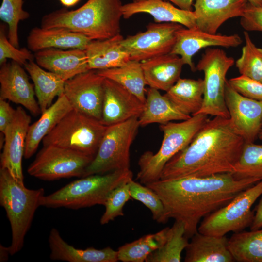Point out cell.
<instances>
[{
	"label": "cell",
	"mask_w": 262,
	"mask_h": 262,
	"mask_svg": "<svg viewBox=\"0 0 262 262\" xmlns=\"http://www.w3.org/2000/svg\"><path fill=\"white\" fill-rule=\"evenodd\" d=\"M92 40L83 34L62 28L34 27L27 37V45L35 52L50 48L85 50Z\"/></svg>",
	"instance_id": "603a6c76"
},
{
	"label": "cell",
	"mask_w": 262,
	"mask_h": 262,
	"mask_svg": "<svg viewBox=\"0 0 262 262\" xmlns=\"http://www.w3.org/2000/svg\"><path fill=\"white\" fill-rule=\"evenodd\" d=\"M107 127L100 120L73 109L42 141L43 146L53 145L94 158Z\"/></svg>",
	"instance_id": "52a82bcc"
},
{
	"label": "cell",
	"mask_w": 262,
	"mask_h": 262,
	"mask_svg": "<svg viewBox=\"0 0 262 262\" xmlns=\"http://www.w3.org/2000/svg\"><path fill=\"white\" fill-rule=\"evenodd\" d=\"M254 219L250 226V230L262 228V196L255 208Z\"/></svg>",
	"instance_id": "ee69618b"
},
{
	"label": "cell",
	"mask_w": 262,
	"mask_h": 262,
	"mask_svg": "<svg viewBox=\"0 0 262 262\" xmlns=\"http://www.w3.org/2000/svg\"><path fill=\"white\" fill-rule=\"evenodd\" d=\"M44 195L43 188L28 189L24 182L16 180L7 169L0 168V204L10 224L12 242L9 248L11 256L22 249L25 236Z\"/></svg>",
	"instance_id": "5b68a950"
},
{
	"label": "cell",
	"mask_w": 262,
	"mask_h": 262,
	"mask_svg": "<svg viewBox=\"0 0 262 262\" xmlns=\"http://www.w3.org/2000/svg\"><path fill=\"white\" fill-rule=\"evenodd\" d=\"M234 64V58L223 49L208 48L205 50L196 66L204 73V85L203 104L196 114L229 118L225 89L227 73Z\"/></svg>",
	"instance_id": "30bf717a"
},
{
	"label": "cell",
	"mask_w": 262,
	"mask_h": 262,
	"mask_svg": "<svg viewBox=\"0 0 262 262\" xmlns=\"http://www.w3.org/2000/svg\"><path fill=\"white\" fill-rule=\"evenodd\" d=\"M131 198L129 182L115 188L104 205L105 210L100 219V224H106L118 216H123V207Z\"/></svg>",
	"instance_id": "f35d334b"
},
{
	"label": "cell",
	"mask_w": 262,
	"mask_h": 262,
	"mask_svg": "<svg viewBox=\"0 0 262 262\" xmlns=\"http://www.w3.org/2000/svg\"><path fill=\"white\" fill-rule=\"evenodd\" d=\"M242 42L237 34L210 33L197 28L183 27L177 32L176 42L170 53L180 56L184 65H188L195 72L196 69L192 57L200 49L210 47H236Z\"/></svg>",
	"instance_id": "9a60e30c"
},
{
	"label": "cell",
	"mask_w": 262,
	"mask_h": 262,
	"mask_svg": "<svg viewBox=\"0 0 262 262\" xmlns=\"http://www.w3.org/2000/svg\"><path fill=\"white\" fill-rule=\"evenodd\" d=\"M105 79L88 70L66 81L64 94L73 109L101 121Z\"/></svg>",
	"instance_id": "4fadbf2b"
},
{
	"label": "cell",
	"mask_w": 262,
	"mask_h": 262,
	"mask_svg": "<svg viewBox=\"0 0 262 262\" xmlns=\"http://www.w3.org/2000/svg\"><path fill=\"white\" fill-rule=\"evenodd\" d=\"M240 17V24L246 31L262 32V6H254L248 3Z\"/></svg>",
	"instance_id": "b9f144b4"
},
{
	"label": "cell",
	"mask_w": 262,
	"mask_h": 262,
	"mask_svg": "<svg viewBox=\"0 0 262 262\" xmlns=\"http://www.w3.org/2000/svg\"><path fill=\"white\" fill-rule=\"evenodd\" d=\"M146 84L167 92L180 78L184 63L178 55L168 53L141 62Z\"/></svg>",
	"instance_id": "d4e9b609"
},
{
	"label": "cell",
	"mask_w": 262,
	"mask_h": 262,
	"mask_svg": "<svg viewBox=\"0 0 262 262\" xmlns=\"http://www.w3.org/2000/svg\"><path fill=\"white\" fill-rule=\"evenodd\" d=\"M21 66L14 61L0 65V99L20 104L36 115L41 111L35 98L34 85Z\"/></svg>",
	"instance_id": "e0dca14e"
},
{
	"label": "cell",
	"mask_w": 262,
	"mask_h": 262,
	"mask_svg": "<svg viewBox=\"0 0 262 262\" xmlns=\"http://www.w3.org/2000/svg\"><path fill=\"white\" fill-rule=\"evenodd\" d=\"M16 114L14 109L6 100L0 99V131L4 133L8 127L12 123Z\"/></svg>",
	"instance_id": "7bdbcfd3"
},
{
	"label": "cell",
	"mask_w": 262,
	"mask_h": 262,
	"mask_svg": "<svg viewBox=\"0 0 262 262\" xmlns=\"http://www.w3.org/2000/svg\"><path fill=\"white\" fill-rule=\"evenodd\" d=\"M105 78L111 80L135 95L142 102L146 98V84L141 62L131 60L126 65L115 68L97 70Z\"/></svg>",
	"instance_id": "4dcf8cb0"
},
{
	"label": "cell",
	"mask_w": 262,
	"mask_h": 262,
	"mask_svg": "<svg viewBox=\"0 0 262 262\" xmlns=\"http://www.w3.org/2000/svg\"><path fill=\"white\" fill-rule=\"evenodd\" d=\"M262 195V180L239 193L226 205L208 215L201 222L198 231L222 236L229 232L243 231L252 223L255 215L251 207Z\"/></svg>",
	"instance_id": "9c48e42d"
},
{
	"label": "cell",
	"mask_w": 262,
	"mask_h": 262,
	"mask_svg": "<svg viewBox=\"0 0 262 262\" xmlns=\"http://www.w3.org/2000/svg\"><path fill=\"white\" fill-rule=\"evenodd\" d=\"M121 10L124 18L145 13L152 16L157 23H177L187 28H196L193 11H186L177 8L169 2L163 0H142L124 4Z\"/></svg>",
	"instance_id": "44dd1931"
},
{
	"label": "cell",
	"mask_w": 262,
	"mask_h": 262,
	"mask_svg": "<svg viewBox=\"0 0 262 262\" xmlns=\"http://www.w3.org/2000/svg\"><path fill=\"white\" fill-rule=\"evenodd\" d=\"M244 36L245 45L236 66L241 75L262 82V48L253 43L247 31H244Z\"/></svg>",
	"instance_id": "d590c367"
},
{
	"label": "cell",
	"mask_w": 262,
	"mask_h": 262,
	"mask_svg": "<svg viewBox=\"0 0 262 262\" xmlns=\"http://www.w3.org/2000/svg\"><path fill=\"white\" fill-rule=\"evenodd\" d=\"M225 100L230 124L245 143L258 138L262 119V101L246 98L236 91L227 80Z\"/></svg>",
	"instance_id": "5bb4252c"
},
{
	"label": "cell",
	"mask_w": 262,
	"mask_h": 262,
	"mask_svg": "<svg viewBox=\"0 0 262 262\" xmlns=\"http://www.w3.org/2000/svg\"><path fill=\"white\" fill-rule=\"evenodd\" d=\"M229 84L242 95L262 101V82L241 75L228 80Z\"/></svg>",
	"instance_id": "60d3db41"
},
{
	"label": "cell",
	"mask_w": 262,
	"mask_h": 262,
	"mask_svg": "<svg viewBox=\"0 0 262 262\" xmlns=\"http://www.w3.org/2000/svg\"><path fill=\"white\" fill-rule=\"evenodd\" d=\"M34 59L40 66L65 82L90 70L85 51L81 49H47L35 52Z\"/></svg>",
	"instance_id": "ffe728a7"
},
{
	"label": "cell",
	"mask_w": 262,
	"mask_h": 262,
	"mask_svg": "<svg viewBox=\"0 0 262 262\" xmlns=\"http://www.w3.org/2000/svg\"><path fill=\"white\" fill-rule=\"evenodd\" d=\"M237 179L262 180V144L245 143L231 173Z\"/></svg>",
	"instance_id": "e575fe53"
},
{
	"label": "cell",
	"mask_w": 262,
	"mask_h": 262,
	"mask_svg": "<svg viewBox=\"0 0 262 262\" xmlns=\"http://www.w3.org/2000/svg\"><path fill=\"white\" fill-rule=\"evenodd\" d=\"M189 238L185 235L183 224L175 221L169 228L167 238L164 245L150 253L146 262H180L181 253L189 244Z\"/></svg>",
	"instance_id": "836d02e7"
},
{
	"label": "cell",
	"mask_w": 262,
	"mask_h": 262,
	"mask_svg": "<svg viewBox=\"0 0 262 262\" xmlns=\"http://www.w3.org/2000/svg\"><path fill=\"white\" fill-rule=\"evenodd\" d=\"M131 198L142 203L151 211L153 219L159 223L168 220L163 203L157 193L152 189L132 179L129 182Z\"/></svg>",
	"instance_id": "74e56055"
},
{
	"label": "cell",
	"mask_w": 262,
	"mask_h": 262,
	"mask_svg": "<svg viewBox=\"0 0 262 262\" xmlns=\"http://www.w3.org/2000/svg\"><path fill=\"white\" fill-rule=\"evenodd\" d=\"M23 0H2L0 7V18L8 25V38L10 42L19 48L18 24L28 19L29 13L23 8Z\"/></svg>",
	"instance_id": "8d00e7d4"
},
{
	"label": "cell",
	"mask_w": 262,
	"mask_h": 262,
	"mask_svg": "<svg viewBox=\"0 0 262 262\" xmlns=\"http://www.w3.org/2000/svg\"><path fill=\"white\" fill-rule=\"evenodd\" d=\"M9 255L11 254L9 247H6L2 244H0V262H7L8 260Z\"/></svg>",
	"instance_id": "bcb514c9"
},
{
	"label": "cell",
	"mask_w": 262,
	"mask_h": 262,
	"mask_svg": "<svg viewBox=\"0 0 262 262\" xmlns=\"http://www.w3.org/2000/svg\"><path fill=\"white\" fill-rule=\"evenodd\" d=\"M48 242L50 250V258L69 262H116L118 261V251L110 247L101 249L93 247L85 249L77 248L67 243L59 231L52 228L49 235Z\"/></svg>",
	"instance_id": "7402d4cb"
},
{
	"label": "cell",
	"mask_w": 262,
	"mask_h": 262,
	"mask_svg": "<svg viewBox=\"0 0 262 262\" xmlns=\"http://www.w3.org/2000/svg\"><path fill=\"white\" fill-rule=\"evenodd\" d=\"M133 174L129 169L103 174H93L75 180L41 199V206L73 210L104 205L110 193L119 185L129 182Z\"/></svg>",
	"instance_id": "277c9868"
},
{
	"label": "cell",
	"mask_w": 262,
	"mask_h": 262,
	"mask_svg": "<svg viewBox=\"0 0 262 262\" xmlns=\"http://www.w3.org/2000/svg\"><path fill=\"white\" fill-rule=\"evenodd\" d=\"M120 0H88L76 10L62 8L45 15L41 27L62 28L92 40L111 38L120 33Z\"/></svg>",
	"instance_id": "3957f363"
},
{
	"label": "cell",
	"mask_w": 262,
	"mask_h": 262,
	"mask_svg": "<svg viewBox=\"0 0 262 262\" xmlns=\"http://www.w3.org/2000/svg\"><path fill=\"white\" fill-rule=\"evenodd\" d=\"M208 119L207 115L198 114L180 122L161 124L164 133L161 147L155 153L147 151L141 155L136 179L144 185L159 180L166 163L190 143Z\"/></svg>",
	"instance_id": "8992f818"
},
{
	"label": "cell",
	"mask_w": 262,
	"mask_h": 262,
	"mask_svg": "<svg viewBox=\"0 0 262 262\" xmlns=\"http://www.w3.org/2000/svg\"><path fill=\"white\" fill-rule=\"evenodd\" d=\"M73 108L64 94L41 113L38 120L30 124L26 139L24 157L28 159L36 152L43 138Z\"/></svg>",
	"instance_id": "4316f807"
},
{
	"label": "cell",
	"mask_w": 262,
	"mask_h": 262,
	"mask_svg": "<svg viewBox=\"0 0 262 262\" xmlns=\"http://www.w3.org/2000/svg\"><path fill=\"white\" fill-rule=\"evenodd\" d=\"M123 39L120 33L106 39L92 40L85 50L89 69L113 68L130 62V55L121 44Z\"/></svg>",
	"instance_id": "cb8c5ba5"
},
{
	"label": "cell",
	"mask_w": 262,
	"mask_h": 262,
	"mask_svg": "<svg viewBox=\"0 0 262 262\" xmlns=\"http://www.w3.org/2000/svg\"><path fill=\"white\" fill-rule=\"evenodd\" d=\"M191 116L181 112L158 90L149 87L147 90L146 100L138 121L140 126H146L153 123L164 124L172 121L185 120Z\"/></svg>",
	"instance_id": "83f0119b"
},
{
	"label": "cell",
	"mask_w": 262,
	"mask_h": 262,
	"mask_svg": "<svg viewBox=\"0 0 262 262\" xmlns=\"http://www.w3.org/2000/svg\"><path fill=\"white\" fill-rule=\"evenodd\" d=\"M204 90L203 79L180 78L164 95L181 112L193 115L202 107Z\"/></svg>",
	"instance_id": "f546056e"
},
{
	"label": "cell",
	"mask_w": 262,
	"mask_h": 262,
	"mask_svg": "<svg viewBox=\"0 0 262 262\" xmlns=\"http://www.w3.org/2000/svg\"><path fill=\"white\" fill-rule=\"evenodd\" d=\"M183 27L177 23H150L146 31L124 38L121 44L131 60L142 62L170 53L176 42L177 32Z\"/></svg>",
	"instance_id": "7c38bea8"
},
{
	"label": "cell",
	"mask_w": 262,
	"mask_h": 262,
	"mask_svg": "<svg viewBox=\"0 0 262 262\" xmlns=\"http://www.w3.org/2000/svg\"><path fill=\"white\" fill-rule=\"evenodd\" d=\"M228 245L235 261L262 262V228L234 233Z\"/></svg>",
	"instance_id": "1f68e13d"
},
{
	"label": "cell",
	"mask_w": 262,
	"mask_h": 262,
	"mask_svg": "<svg viewBox=\"0 0 262 262\" xmlns=\"http://www.w3.org/2000/svg\"><path fill=\"white\" fill-rule=\"evenodd\" d=\"M226 236L207 235L197 231L185 248V262H232L235 261Z\"/></svg>",
	"instance_id": "484cf974"
},
{
	"label": "cell",
	"mask_w": 262,
	"mask_h": 262,
	"mask_svg": "<svg viewBox=\"0 0 262 262\" xmlns=\"http://www.w3.org/2000/svg\"><path fill=\"white\" fill-rule=\"evenodd\" d=\"M140 126L138 118L107 126L97 153L82 177L130 169V148Z\"/></svg>",
	"instance_id": "ba28073f"
},
{
	"label": "cell",
	"mask_w": 262,
	"mask_h": 262,
	"mask_svg": "<svg viewBox=\"0 0 262 262\" xmlns=\"http://www.w3.org/2000/svg\"><path fill=\"white\" fill-rule=\"evenodd\" d=\"M258 138L260 140H262V122H261V128H260V130L259 133L258 135Z\"/></svg>",
	"instance_id": "681fc988"
},
{
	"label": "cell",
	"mask_w": 262,
	"mask_h": 262,
	"mask_svg": "<svg viewBox=\"0 0 262 262\" xmlns=\"http://www.w3.org/2000/svg\"><path fill=\"white\" fill-rule=\"evenodd\" d=\"M144 103L119 83L107 78L101 121L106 126L121 123L133 118H139Z\"/></svg>",
	"instance_id": "ac0fdd59"
},
{
	"label": "cell",
	"mask_w": 262,
	"mask_h": 262,
	"mask_svg": "<svg viewBox=\"0 0 262 262\" xmlns=\"http://www.w3.org/2000/svg\"><path fill=\"white\" fill-rule=\"evenodd\" d=\"M169 227L152 234L144 235L137 240L119 247L118 261L123 262H143L152 252L160 248L167 238Z\"/></svg>",
	"instance_id": "d6a6232c"
},
{
	"label": "cell",
	"mask_w": 262,
	"mask_h": 262,
	"mask_svg": "<svg viewBox=\"0 0 262 262\" xmlns=\"http://www.w3.org/2000/svg\"><path fill=\"white\" fill-rule=\"evenodd\" d=\"M31 121L30 116L22 107L18 106L13 121L3 133L5 140L0 155V168L7 169L16 180L21 182H24L22 163Z\"/></svg>",
	"instance_id": "2e32d148"
},
{
	"label": "cell",
	"mask_w": 262,
	"mask_h": 262,
	"mask_svg": "<svg viewBox=\"0 0 262 262\" xmlns=\"http://www.w3.org/2000/svg\"><path fill=\"white\" fill-rule=\"evenodd\" d=\"M81 0H59L62 5L66 7H71L77 4Z\"/></svg>",
	"instance_id": "7dc6e473"
},
{
	"label": "cell",
	"mask_w": 262,
	"mask_h": 262,
	"mask_svg": "<svg viewBox=\"0 0 262 262\" xmlns=\"http://www.w3.org/2000/svg\"><path fill=\"white\" fill-rule=\"evenodd\" d=\"M142 0H133V2H138Z\"/></svg>",
	"instance_id": "f907efd6"
},
{
	"label": "cell",
	"mask_w": 262,
	"mask_h": 262,
	"mask_svg": "<svg viewBox=\"0 0 262 262\" xmlns=\"http://www.w3.org/2000/svg\"><path fill=\"white\" fill-rule=\"evenodd\" d=\"M248 3L254 6H262V0H247Z\"/></svg>",
	"instance_id": "c3c4849f"
},
{
	"label": "cell",
	"mask_w": 262,
	"mask_h": 262,
	"mask_svg": "<svg viewBox=\"0 0 262 262\" xmlns=\"http://www.w3.org/2000/svg\"><path fill=\"white\" fill-rule=\"evenodd\" d=\"M245 143L229 118L208 119L190 143L166 163L160 179L231 173Z\"/></svg>",
	"instance_id": "7a4b0ae2"
},
{
	"label": "cell",
	"mask_w": 262,
	"mask_h": 262,
	"mask_svg": "<svg viewBox=\"0 0 262 262\" xmlns=\"http://www.w3.org/2000/svg\"><path fill=\"white\" fill-rule=\"evenodd\" d=\"M247 0H196L193 11L196 28L210 33H216L227 20L241 17L247 4Z\"/></svg>",
	"instance_id": "d6986e66"
},
{
	"label": "cell",
	"mask_w": 262,
	"mask_h": 262,
	"mask_svg": "<svg viewBox=\"0 0 262 262\" xmlns=\"http://www.w3.org/2000/svg\"><path fill=\"white\" fill-rule=\"evenodd\" d=\"M33 81L41 113L52 105L55 97L64 94L65 81L57 74L44 70L33 60L24 65Z\"/></svg>",
	"instance_id": "f1b7e54d"
},
{
	"label": "cell",
	"mask_w": 262,
	"mask_h": 262,
	"mask_svg": "<svg viewBox=\"0 0 262 262\" xmlns=\"http://www.w3.org/2000/svg\"><path fill=\"white\" fill-rule=\"evenodd\" d=\"M93 157L70 149L43 146L27 172L44 180H54L72 177H82Z\"/></svg>",
	"instance_id": "8fae6325"
},
{
	"label": "cell",
	"mask_w": 262,
	"mask_h": 262,
	"mask_svg": "<svg viewBox=\"0 0 262 262\" xmlns=\"http://www.w3.org/2000/svg\"><path fill=\"white\" fill-rule=\"evenodd\" d=\"M172 2L179 8L186 11H192V5L194 0H163Z\"/></svg>",
	"instance_id": "f6af8a7d"
},
{
	"label": "cell",
	"mask_w": 262,
	"mask_h": 262,
	"mask_svg": "<svg viewBox=\"0 0 262 262\" xmlns=\"http://www.w3.org/2000/svg\"><path fill=\"white\" fill-rule=\"evenodd\" d=\"M260 181L237 179L231 173L161 180L145 184L159 196L168 219L181 222L185 235L198 231L203 217L226 205L239 193Z\"/></svg>",
	"instance_id": "6da1fadb"
},
{
	"label": "cell",
	"mask_w": 262,
	"mask_h": 262,
	"mask_svg": "<svg viewBox=\"0 0 262 262\" xmlns=\"http://www.w3.org/2000/svg\"><path fill=\"white\" fill-rule=\"evenodd\" d=\"M11 59L21 66L28 61L33 60V55L30 49L26 48H17L9 41L6 35L5 26L0 24V65Z\"/></svg>",
	"instance_id": "ab89813d"
}]
</instances>
